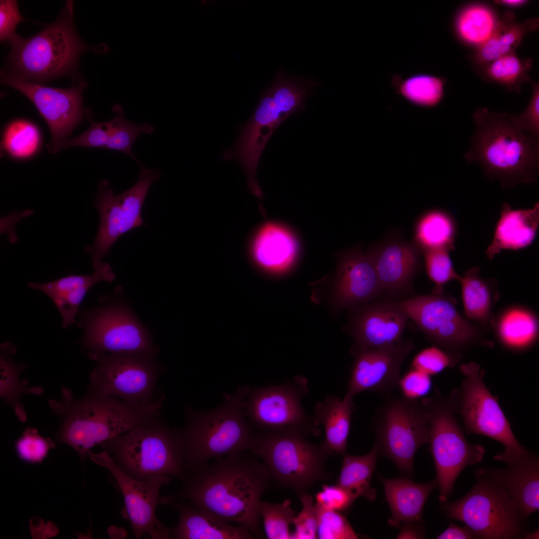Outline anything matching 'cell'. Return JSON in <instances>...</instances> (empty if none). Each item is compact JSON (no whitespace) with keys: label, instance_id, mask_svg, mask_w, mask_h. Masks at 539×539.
I'll return each instance as SVG.
<instances>
[{"label":"cell","instance_id":"7c38bea8","mask_svg":"<svg viewBox=\"0 0 539 539\" xmlns=\"http://www.w3.org/2000/svg\"><path fill=\"white\" fill-rule=\"evenodd\" d=\"M373 418L374 445L406 477L413 473L415 455L429 441L427 414L418 400L387 393Z\"/></svg>","mask_w":539,"mask_h":539},{"label":"cell","instance_id":"e575fe53","mask_svg":"<svg viewBox=\"0 0 539 539\" xmlns=\"http://www.w3.org/2000/svg\"><path fill=\"white\" fill-rule=\"evenodd\" d=\"M446 79L426 73H416L403 78L394 75L391 84L395 93L410 104L420 108L438 105L444 97Z\"/></svg>","mask_w":539,"mask_h":539},{"label":"cell","instance_id":"ffe728a7","mask_svg":"<svg viewBox=\"0 0 539 539\" xmlns=\"http://www.w3.org/2000/svg\"><path fill=\"white\" fill-rule=\"evenodd\" d=\"M366 251L374 265L382 297L399 300L414 296V280L423 267L422 252L412 241L392 232Z\"/></svg>","mask_w":539,"mask_h":539},{"label":"cell","instance_id":"3957f363","mask_svg":"<svg viewBox=\"0 0 539 539\" xmlns=\"http://www.w3.org/2000/svg\"><path fill=\"white\" fill-rule=\"evenodd\" d=\"M473 119L476 127L464 156L468 163H478L504 188L537 181L539 139L514 126L506 112L478 108Z\"/></svg>","mask_w":539,"mask_h":539},{"label":"cell","instance_id":"cb8c5ba5","mask_svg":"<svg viewBox=\"0 0 539 539\" xmlns=\"http://www.w3.org/2000/svg\"><path fill=\"white\" fill-rule=\"evenodd\" d=\"M297 243L283 226L266 222L252 233L247 245V255L259 270L270 275L286 271L295 259Z\"/></svg>","mask_w":539,"mask_h":539},{"label":"cell","instance_id":"ab89813d","mask_svg":"<svg viewBox=\"0 0 539 539\" xmlns=\"http://www.w3.org/2000/svg\"><path fill=\"white\" fill-rule=\"evenodd\" d=\"M536 318L530 312L513 309L506 312L499 324V334L503 342L513 349L528 346L536 338L538 332Z\"/></svg>","mask_w":539,"mask_h":539},{"label":"cell","instance_id":"f5cc1de1","mask_svg":"<svg viewBox=\"0 0 539 539\" xmlns=\"http://www.w3.org/2000/svg\"><path fill=\"white\" fill-rule=\"evenodd\" d=\"M438 539H474L471 530L467 525L461 527L452 521L448 527L436 538Z\"/></svg>","mask_w":539,"mask_h":539},{"label":"cell","instance_id":"4fadbf2b","mask_svg":"<svg viewBox=\"0 0 539 539\" xmlns=\"http://www.w3.org/2000/svg\"><path fill=\"white\" fill-rule=\"evenodd\" d=\"M96 364L88 389L134 405L153 404L164 395L156 389L163 368L157 355L145 353L92 354Z\"/></svg>","mask_w":539,"mask_h":539},{"label":"cell","instance_id":"ba28073f","mask_svg":"<svg viewBox=\"0 0 539 539\" xmlns=\"http://www.w3.org/2000/svg\"><path fill=\"white\" fill-rule=\"evenodd\" d=\"M292 431H255L250 451L261 458L272 480L299 497L316 483L332 476L326 468L331 455L322 442L316 444Z\"/></svg>","mask_w":539,"mask_h":539},{"label":"cell","instance_id":"5b68a950","mask_svg":"<svg viewBox=\"0 0 539 539\" xmlns=\"http://www.w3.org/2000/svg\"><path fill=\"white\" fill-rule=\"evenodd\" d=\"M319 85L313 79H304L277 71L270 86L260 95V103L248 122L241 128L235 144L224 150V160L239 163L246 173L248 189L261 200L264 194L257 179L259 162L263 150L276 129L293 113L306 107L308 95Z\"/></svg>","mask_w":539,"mask_h":539},{"label":"cell","instance_id":"bcb514c9","mask_svg":"<svg viewBox=\"0 0 539 539\" xmlns=\"http://www.w3.org/2000/svg\"><path fill=\"white\" fill-rule=\"evenodd\" d=\"M302 509L293 519L295 530L291 533V539H317V511L313 504V498L305 493L299 496Z\"/></svg>","mask_w":539,"mask_h":539},{"label":"cell","instance_id":"52a82bcc","mask_svg":"<svg viewBox=\"0 0 539 539\" xmlns=\"http://www.w3.org/2000/svg\"><path fill=\"white\" fill-rule=\"evenodd\" d=\"M100 445L129 476L142 481L187 476L177 428L162 418L111 438Z\"/></svg>","mask_w":539,"mask_h":539},{"label":"cell","instance_id":"d4e9b609","mask_svg":"<svg viewBox=\"0 0 539 539\" xmlns=\"http://www.w3.org/2000/svg\"><path fill=\"white\" fill-rule=\"evenodd\" d=\"M112 111L115 114L113 118L103 122L93 121L89 113L86 118L90 123L89 128L78 136L65 141L59 151L72 146L109 149L123 152L139 166L141 165L132 152V147L139 136L151 133L154 127L148 123L138 125L127 120L119 104L114 105Z\"/></svg>","mask_w":539,"mask_h":539},{"label":"cell","instance_id":"9c48e42d","mask_svg":"<svg viewBox=\"0 0 539 539\" xmlns=\"http://www.w3.org/2000/svg\"><path fill=\"white\" fill-rule=\"evenodd\" d=\"M475 476V484L464 497L442 503L446 516L468 526L474 539L524 538L527 520L491 469L477 468Z\"/></svg>","mask_w":539,"mask_h":539},{"label":"cell","instance_id":"f546056e","mask_svg":"<svg viewBox=\"0 0 539 539\" xmlns=\"http://www.w3.org/2000/svg\"><path fill=\"white\" fill-rule=\"evenodd\" d=\"M539 223V203L526 210H514L505 203L486 256L492 259L503 250H518L528 247L536 237Z\"/></svg>","mask_w":539,"mask_h":539},{"label":"cell","instance_id":"9a60e30c","mask_svg":"<svg viewBox=\"0 0 539 539\" xmlns=\"http://www.w3.org/2000/svg\"><path fill=\"white\" fill-rule=\"evenodd\" d=\"M137 182L124 192L116 195L107 180L99 184L94 203L100 217L93 243L85 248L92 259L93 268L103 262L111 247L123 234L144 225L141 212L148 190L161 175L156 169L140 165Z\"/></svg>","mask_w":539,"mask_h":539},{"label":"cell","instance_id":"7a4b0ae2","mask_svg":"<svg viewBox=\"0 0 539 539\" xmlns=\"http://www.w3.org/2000/svg\"><path fill=\"white\" fill-rule=\"evenodd\" d=\"M164 398L150 405H134L88 389L76 398L70 388L62 386L60 399L48 401L60 420L55 441L71 447L83 460L95 446L161 419Z\"/></svg>","mask_w":539,"mask_h":539},{"label":"cell","instance_id":"5bb4252c","mask_svg":"<svg viewBox=\"0 0 539 539\" xmlns=\"http://www.w3.org/2000/svg\"><path fill=\"white\" fill-rule=\"evenodd\" d=\"M465 376L460 390H457V411L462 416L468 434L489 437L501 443L505 451L494 457L507 463L528 454L530 451L516 439L510 424L484 382V371L474 362L460 366Z\"/></svg>","mask_w":539,"mask_h":539},{"label":"cell","instance_id":"e0dca14e","mask_svg":"<svg viewBox=\"0 0 539 539\" xmlns=\"http://www.w3.org/2000/svg\"><path fill=\"white\" fill-rule=\"evenodd\" d=\"M1 82L26 96L35 106L49 128L51 139L48 150L59 151L60 146L82 120L87 111L82 106L86 83L79 80L69 88L45 86L30 82L8 71L0 72Z\"/></svg>","mask_w":539,"mask_h":539},{"label":"cell","instance_id":"ee69618b","mask_svg":"<svg viewBox=\"0 0 539 539\" xmlns=\"http://www.w3.org/2000/svg\"><path fill=\"white\" fill-rule=\"evenodd\" d=\"M55 447L53 440L40 436L34 428L27 427L15 444L18 457L29 463H38L46 458L50 449Z\"/></svg>","mask_w":539,"mask_h":539},{"label":"cell","instance_id":"4dcf8cb0","mask_svg":"<svg viewBox=\"0 0 539 539\" xmlns=\"http://www.w3.org/2000/svg\"><path fill=\"white\" fill-rule=\"evenodd\" d=\"M354 408L353 400L341 399L334 395L315 405L311 418L316 426L323 425L325 439L322 442L331 455H345Z\"/></svg>","mask_w":539,"mask_h":539},{"label":"cell","instance_id":"f6af8a7d","mask_svg":"<svg viewBox=\"0 0 539 539\" xmlns=\"http://www.w3.org/2000/svg\"><path fill=\"white\" fill-rule=\"evenodd\" d=\"M315 506L318 517L317 539H355L358 538L346 518L339 512L327 510Z\"/></svg>","mask_w":539,"mask_h":539},{"label":"cell","instance_id":"30bf717a","mask_svg":"<svg viewBox=\"0 0 539 539\" xmlns=\"http://www.w3.org/2000/svg\"><path fill=\"white\" fill-rule=\"evenodd\" d=\"M120 288L101 296L99 305L80 308L77 326L84 329L82 347L92 354L145 353L158 355L152 334L130 305Z\"/></svg>","mask_w":539,"mask_h":539},{"label":"cell","instance_id":"8fae6325","mask_svg":"<svg viewBox=\"0 0 539 539\" xmlns=\"http://www.w3.org/2000/svg\"><path fill=\"white\" fill-rule=\"evenodd\" d=\"M435 394L420 402L429 423L430 450L434 460L440 503L447 502L455 482L467 466L481 462L485 454L483 446L470 444L455 418L457 392L443 396L435 389Z\"/></svg>","mask_w":539,"mask_h":539},{"label":"cell","instance_id":"816d5d0a","mask_svg":"<svg viewBox=\"0 0 539 539\" xmlns=\"http://www.w3.org/2000/svg\"><path fill=\"white\" fill-rule=\"evenodd\" d=\"M25 19L20 14L17 1L13 0L0 1V39L9 41L16 34L15 28Z\"/></svg>","mask_w":539,"mask_h":539},{"label":"cell","instance_id":"b9f144b4","mask_svg":"<svg viewBox=\"0 0 539 539\" xmlns=\"http://www.w3.org/2000/svg\"><path fill=\"white\" fill-rule=\"evenodd\" d=\"M291 503L288 499L278 504L262 501L260 514L268 539H291L289 526L293 524L295 512L290 507Z\"/></svg>","mask_w":539,"mask_h":539},{"label":"cell","instance_id":"8992f818","mask_svg":"<svg viewBox=\"0 0 539 539\" xmlns=\"http://www.w3.org/2000/svg\"><path fill=\"white\" fill-rule=\"evenodd\" d=\"M7 70L32 82L77 75L80 55L90 47L78 36L73 22V4L67 0L59 17L34 35L16 34L9 41Z\"/></svg>","mask_w":539,"mask_h":539},{"label":"cell","instance_id":"74e56055","mask_svg":"<svg viewBox=\"0 0 539 539\" xmlns=\"http://www.w3.org/2000/svg\"><path fill=\"white\" fill-rule=\"evenodd\" d=\"M531 58L521 59L515 51L507 53L481 67L486 80L520 92L523 84L532 82L528 73L533 66Z\"/></svg>","mask_w":539,"mask_h":539},{"label":"cell","instance_id":"7bdbcfd3","mask_svg":"<svg viewBox=\"0 0 539 539\" xmlns=\"http://www.w3.org/2000/svg\"><path fill=\"white\" fill-rule=\"evenodd\" d=\"M447 250H432L422 252L429 278L435 284L434 295H441L444 285L461 276L455 270Z\"/></svg>","mask_w":539,"mask_h":539},{"label":"cell","instance_id":"ac0fdd59","mask_svg":"<svg viewBox=\"0 0 539 539\" xmlns=\"http://www.w3.org/2000/svg\"><path fill=\"white\" fill-rule=\"evenodd\" d=\"M86 458L107 469L113 476L123 496L125 515L136 538L147 534L153 539H171L170 529L158 520L156 508L161 487L168 484L172 478L160 476L145 481L135 479L122 471L103 450L98 454L90 451Z\"/></svg>","mask_w":539,"mask_h":539},{"label":"cell","instance_id":"83f0119b","mask_svg":"<svg viewBox=\"0 0 539 539\" xmlns=\"http://www.w3.org/2000/svg\"><path fill=\"white\" fill-rule=\"evenodd\" d=\"M179 515L178 524L170 529L175 539H254L245 528L234 526L186 501L170 505Z\"/></svg>","mask_w":539,"mask_h":539},{"label":"cell","instance_id":"277c9868","mask_svg":"<svg viewBox=\"0 0 539 539\" xmlns=\"http://www.w3.org/2000/svg\"><path fill=\"white\" fill-rule=\"evenodd\" d=\"M251 387L240 385L233 393H224L219 406L208 410L185 408L186 423L177 428L187 474L213 459L250 451L255 430L245 413Z\"/></svg>","mask_w":539,"mask_h":539},{"label":"cell","instance_id":"484cf974","mask_svg":"<svg viewBox=\"0 0 539 539\" xmlns=\"http://www.w3.org/2000/svg\"><path fill=\"white\" fill-rule=\"evenodd\" d=\"M90 275L69 274L47 282H29L31 288L39 290L48 295L56 305L62 318L63 328L76 323L80 305L89 289L101 281L111 282L115 274L111 266L102 262L94 268Z\"/></svg>","mask_w":539,"mask_h":539},{"label":"cell","instance_id":"681fc988","mask_svg":"<svg viewBox=\"0 0 539 539\" xmlns=\"http://www.w3.org/2000/svg\"><path fill=\"white\" fill-rule=\"evenodd\" d=\"M315 505L327 510L341 512L347 510L355 501L350 494L337 484L325 485L315 495Z\"/></svg>","mask_w":539,"mask_h":539},{"label":"cell","instance_id":"8d00e7d4","mask_svg":"<svg viewBox=\"0 0 539 539\" xmlns=\"http://www.w3.org/2000/svg\"><path fill=\"white\" fill-rule=\"evenodd\" d=\"M499 19L495 12L489 6L472 4L458 13L455 21V28L458 35L463 41L478 47L490 36Z\"/></svg>","mask_w":539,"mask_h":539},{"label":"cell","instance_id":"db71d44e","mask_svg":"<svg viewBox=\"0 0 539 539\" xmlns=\"http://www.w3.org/2000/svg\"><path fill=\"white\" fill-rule=\"evenodd\" d=\"M528 1L525 0H495L494 2L509 7H518L524 5Z\"/></svg>","mask_w":539,"mask_h":539},{"label":"cell","instance_id":"c3c4849f","mask_svg":"<svg viewBox=\"0 0 539 539\" xmlns=\"http://www.w3.org/2000/svg\"><path fill=\"white\" fill-rule=\"evenodd\" d=\"M531 83L533 92L527 108L520 114L508 113V116L516 127L539 139V85Z\"/></svg>","mask_w":539,"mask_h":539},{"label":"cell","instance_id":"2e32d148","mask_svg":"<svg viewBox=\"0 0 539 539\" xmlns=\"http://www.w3.org/2000/svg\"><path fill=\"white\" fill-rule=\"evenodd\" d=\"M308 381L295 376L284 383L251 387L246 399L245 413L257 431H292L306 436L320 431L303 408L301 399L308 393Z\"/></svg>","mask_w":539,"mask_h":539},{"label":"cell","instance_id":"d590c367","mask_svg":"<svg viewBox=\"0 0 539 539\" xmlns=\"http://www.w3.org/2000/svg\"><path fill=\"white\" fill-rule=\"evenodd\" d=\"M379 455L377 447L363 456L344 455L337 484L346 490L355 500L364 497L373 501L376 490L370 482Z\"/></svg>","mask_w":539,"mask_h":539},{"label":"cell","instance_id":"d6a6232c","mask_svg":"<svg viewBox=\"0 0 539 539\" xmlns=\"http://www.w3.org/2000/svg\"><path fill=\"white\" fill-rule=\"evenodd\" d=\"M0 396L5 403L13 408L22 422L27 420L24 406L20 402V397L24 394L41 395L43 392L41 386L29 387L28 380L20 379V374L25 368L23 364H17L12 359L16 350L9 343L0 345Z\"/></svg>","mask_w":539,"mask_h":539},{"label":"cell","instance_id":"f35d334b","mask_svg":"<svg viewBox=\"0 0 539 539\" xmlns=\"http://www.w3.org/2000/svg\"><path fill=\"white\" fill-rule=\"evenodd\" d=\"M460 282L465 312L473 320L485 322L491 316L492 298L489 283L480 274V268L469 269Z\"/></svg>","mask_w":539,"mask_h":539},{"label":"cell","instance_id":"4316f807","mask_svg":"<svg viewBox=\"0 0 539 539\" xmlns=\"http://www.w3.org/2000/svg\"><path fill=\"white\" fill-rule=\"evenodd\" d=\"M505 469H491L525 520L539 509V457L528 454L506 463Z\"/></svg>","mask_w":539,"mask_h":539},{"label":"cell","instance_id":"d6986e66","mask_svg":"<svg viewBox=\"0 0 539 539\" xmlns=\"http://www.w3.org/2000/svg\"><path fill=\"white\" fill-rule=\"evenodd\" d=\"M415 347L411 340L402 339L395 345L373 348L352 345V362L344 398L353 400L363 391L386 394L398 388L402 364Z\"/></svg>","mask_w":539,"mask_h":539},{"label":"cell","instance_id":"6da1fadb","mask_svg":"<svg viewBox=\"0 0 539 539\" xmlns=\"http://www.w3.org/2000/svg\"><path fill=\"white\" fill-rule=\"evenodd\" d=\"M247 451L215 459L212 464L189 473L181 489L161 496L159 505L186 501L243 527L255 539L265 538L260 528V508L272 479L264 463Z\"/></svg>","mask_w":539,"mask_h":539},{"label":"cell","instance_id":"11a10c76","mask_svg":"<svg viewBox=\"0 0 539 539\" xmlns=\"http://www.w3.org/2000/svg\"><path fill=\"white\" fill-rule=\"evenodd\" d=\"M539 530L530 533H527L524 537L525 539H539Z\"/></svg>","mask_w":539,"mask_h":539},{"label":"cell","instance_id":"836d02e7","mask_svg":"<svg viewBox=\"0 0 539 539\" xmlns=\"http://www.w3.org/2000/svg\"><path fill=\"white\" fill-rule=\"evenodd\" d=\"M413 242L421 252L432 250L455 249L456 226L451 216L440 210L423 213L413 228Z\"/></svg>","mask_w":539,"mask_h":539},{"label":"cell","instance_id":"f1b7e54d","mask_svg":"<svg viewBox=\"0 0 539 539\" xmlns=\"http://www.w3.org/2000/svg\"><path fill=\"white\" fill-rule=\"evenodd\" d=\"M380 480L386 500L391 511L389 525L421 524L423 511L432 491L437 487L436 479L424 484L416 483L407 477Z\"/></svg>","mask_w":539,"mask_h":539},{"label":"cell","instance_id":"7dc6e473","mask_svg":"<svg viewBox=\"0 0 539 539\" xmlns=\"http://www.w3.org/2000/svg\"><path fill=\"white\" fill-rule=\"evenodd\" d=\"M458 360L452 354L446 353L436 347L426 348L417 354L413 359L412 369L429 375L441 372L447 367L455 365Z\"/></svg>","mask_w":539,"mask_h":539},{"label":"cell","instance_id":"603a6c76","mask_svg":"<svg viewBox=\"0 0 539 539\" xmlns=\"http://www.w3.org/2000/svg\"><path fill=\"white\" fill-rule=\"evenodd\" d=\"M345 330L353 345L373 348L393 346L402 339L409 318L394 300L382 297L348 310Z\"/></svg>","mask_w":539,"mask_h":539},{"label":"cell","instance_id":"f907efd6","mask_svg":"<svg viewBox=\"0 0 539 539\" xmlns=\"http://www.w3.org/2000/svg\"><path fill=\"white\" fill-rule=\"evenodd\" d=\"M431 387L430 376L414 369L401 377L398 385L403 396L416 400L426 395Z\"/></svg>","mask_w":539,"mask_h":539},{"label":"cell","instance_id":"1f68e13d","mask_svg":"<svg viewBox=\"0 0 539 539\" xmlns=\"http://www.w3.org/2000/svg\"><path fill=\"white\" fill-rule=\"evenodd\" d=\"M539 25L538 17L519 22L516 20L513 11H506L499 19L488 39L477 47L474 54L475 63L481 68L502 56L515 51L524 38L537 30Z\"/></svg>","mask_w":539,"mask_h":539},{"label":"cell","instance_id":"60d3db41","mask_svg":"<svg viewBox=\"0 0 539 539\" xmlns=\"http://www.w3.org/2000/svg\"><path fill=\"white\" fill-rule=\"evenodd\" d=\"M40 135L37 127L25 120H17L6 128L2 141V149L11 156L24 158L37 150Z\"/></svg>","mask_w":539,"mask_h":539},{"label":"cell","instance_id":"7402d4cb","mask_svg":"<svg viewBox=\"0 0 539 539\" xmlns=\"http://www.w3.org/2000/svg\"><path fill=\"white\" fill-rule=\"evenodd\" d=\"M432 341L452 348L468 342L473 326L459 313L450 299L441 295H421L394 300Z\"/></svg>","mask_w":539,"mask_h":539},{"label":"cell","instance_id":"44dd1931","mask_svg":"<svg viewBox=\"0 0 539 539\" xmlns=\"http://www.w3.org/2000/svg\"><path fill=\"white\" fill-rule=\"evenodd\" d=\"M381 297L380 284L367 252L358 246L340 253L328 291L331 316L335 318L345 310Z\"/></svg>","mask_w":539,"mask_h":539}]
</instances>
